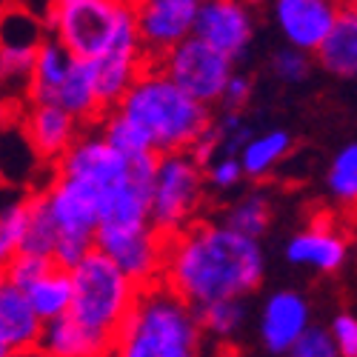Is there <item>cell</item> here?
Listing matches in <instances>:
<instances>
[{"mask_svg": "<svg viewBox=\"0 0 357 357\" xmlns=\"http://www.w3.org/2000/svg\"><path fill=\"white\" fill-rule=\"evenodd\" d=\"M57 246V226L49 215V206L43 200V195L32 192V226H29V237H26V255H40V257H52Z\"/></svg>", "mask_w": 357, "mask_h": 357, "instance_id": "30", "label": "cell"}, {"mask_svg": "<svg viewBox=\"0 0 357 357\" xmlns=\"http://www.w3.org/2000/svg\"><path fill=\"white\" fill-rule=\"evenodd\" d=\"M200 3L197 0H146L135 3L137 35L149 66H160L181 43L195 38Z\"/></svg>", "mask_w": 357, "mask_h": 357, "instance_id": "12", "label": "cell"}, {"mask_svg": "<svg viewBox=\"0 0 357 357\" xmlns=\"http://www.w3.org/2000/svg\"><path fill=\"white\" fill-rule=\"evenodd\" d=\"M29 226H32V192H6L0 209V257L9 263L26 246Z\"/></svg>", "mask_w": 357, "mask_h": 357, "instance_id": "24", "label": "cell"}, {"mask_svg": "<svg viewBox=\"0 0 357 357\" xmlns=\"http://www.w3.org/2000/svg\"><path fill=\"white\" fill-rule=\"evenodd\" d=\"M314 57L335 77H357V3H340L332 35Z\"/></svg>", "mask_w": 357, "mask_h": 357, "instance_id": "21", "label": "cell"}, {"mask_svg": "<svg viewBox=\"0 0 357 357\" xmlns=\"http://www.w3.org/2000/svg\"><path fill=\"white\" fill-rule=\"evenodd\" d=\"M249 100H252V77H246V75H241V72H234V77L229 80L226 95H223V106H226V112H241Z\"/></svg>", "mask_w": 357, "mask_h": 357, "instance_id": "37", "label": "cell"}, {"mask_svg": "<svg viewBox=\"0 0 357 357\" xmlns=\"http://www.w3.org/2000/svg\"><path fill=\"white\" fill-rule=\"evenodd\" d=\"M54 260L52 257H40V255H26L20 252L17 257H12L9 263H3V283L15 286L17 291H29L38 280H43L52 269H54Z\"/></svg>", "mask_w": 357, "mask_h": 357, "instance_id": "32", "label": "cell"}, {"mask_svg": "<svg viewBox=\"0 0 357 357\" xmlns=\"http://www.w3.org/2000/svg\"><path fill=\"white\" fill-rule=\"evenodd\" d=\"M212 132L218 137V158H241L249 140L255 137L241 112H223L220 117H215Z\"/></svg>", "mask_w": 357, "mask_h": 357, "instance_id": "31", "label": "cell"}, {"mask_svg": "<svg viewBox=\"0 0 357 357\" xmlns=\"http://www.w3.org/2000/svg\"><path fill=\"white\" fill-rule=\"evenodd\" d=\"M203 326L197 309L169 286L140 291L132 314L114 337V357H200Z\"/></svg>", "mask_w": 357, "mask_h": 357, "instance_id": "3", "label": "cell"}, {"mask_svg": "<svg viewBox=\"0 0 357 357\" xmlns=\"http://www.w3.org/2000/svg\"><path fill=\"white\" fill-rule=\"evenodd\" d=\"M266 257L257 241L223 220H197L169 241L163 286L203 309L220 301H243L263 283Z\"/></svg>", "mask_w": 357, "mask_h": 357, "instance_id": "1", "label": "cell"}, {"mask_svg": "<svg viewBox=\"0 0 357 357\" xmlns=\"http://www.w3.org/2000/svg\"><path fill=\"white\" fill-rule=\"evenodd\" d=\"M95 249L112 257L140 289L163 283L169 241L152 223L100 226Z\"/></svg>", "mask_w": 357, "mask_h": 357, "instance_id": "9", "label": "cell"}, {"mask_svg": "<svg viewBox=\"0 0 357 357\" xmlns=\"http://www.w3.org/2000/svg\"><path fill=\"white\" fill-rule=\"evenodd\" d=\"M329 332L337 343L340 357H357V314L351 312H340L332 317Z\"/></svg>", "mask_w": 357, "mask_h": 357, "instance_id": "36", "label": "cell"}, {"mask_svg": "<svg viewBox=\"0 0 357 357\" xmlns=\"http://www.w3.org/2000/svg\"><path fill=\"white\" fill-rule=\"evenodd\" d=\"M206 189H209V183H206V169L189 152L160 155L158 172H155L149 223H152L166 241L183 234L186 229H192L200 220Z\"/></svg>", "mask_w": 357, "mask_h": 357, "instance_id": "7", "label": "cell"}, {"mask_svg": "<svg viewBox=\"0 0 357 357\" xmlns=\"http://www.w3.org/2000/svg\"><path fill=\"white\" fill-rule=\"evenodd\" d=\"M294 149V140L286 129H269V132H260L249 140V146L243 149L241 163L249 181H263L269 177Z\"/></svg>", "mask_w": 357, "mask_h": 357, "instance_id": "22", "label": "cell"}, {"mask_svg": "<svg viewBox=\"0 0 357 357\" xmlns=\"http://www.w3.org/2000/svg\"><path fill=\"white\" fill-rule=\"evenodd\" d=\"M286 260L317 275H337L349 260V237L332 220H312L289 237Z\"/></svg>", "mask_w": 357, "mask_h": 357, "instance_id": "17", "label": "cell"}, {"mask_svg": "<svg viewBox=\"0 0 357 357\" xmlns=\"http://www.w3.org/2000/svg\"><path fill=\"white\" fill-rule=\"evenodd\" d=\"M272 72L278 80L283 83H301L309 77L312 72V57L306 52H297L291 46H280L275 54H272Z\"/></svg>", "mask_w": 357, "mask_h": 357, "instance_id": "33", "label": "cell"}, {"mask_svg": "<svg viewBox=\"0 0 357 357\" xmlns=\"http://www.w3.org/2000/svg\"><path fill=\"white\" fill-rule=\"evenodd\" d=\"M114 349V340H106L89 332L72 314L54 323H46L38 351L43 357H103Z\"/></svg>", "mask_w": 357, "mask_h": 357, "instance_id": "20", "label": "cell"}, {"mask_svg": "<svg viewBox=\"0 0 357 357\" xmlns=\"http://www.w3.org/2000/svg\"><path fill=\"white\" fill-rule=\"evenodd\" d=\"M38 195H43L49 215L57 226V246L52 260L61 269L72 272L95 252L103 197L95 186L57 172L43 183V189H38Z\"/></svg>", "mask_w": 357, "mask_h": 357, "instance_id": "6", "label": "cell"}, {"mask_svg": "<svg viewBox=\"0 0 357 357\" xmlns=\"http://www.w3.org/2000/svg\"><path fill=\"white\" fill-rule=\"evenodd\" d=\"M17 129L46 169L61 163L86 132L77 117L43 100H26L23 106H17Z\"/></svg>", "mask_w": 357, "mask_h": 357, "instance_id": "13", "label": "cell"}, {"mask_svg": "<svg viewBox=\"0 0 357 357\" xmlns=\"http://www.w3.org/2000/svg\"><path fill=\"white\" fill-rule=\"evenodd\" d=\"M98 129H100V135L106 137V143L114 149V152H121L129 160H135V158H158L152 149H149L146 137L126 121L121 112H109L98 123Z\"/></svg>", "mask_w": 357, "mask_h": 357, "instance_id": "28", "label": "cell"}, {"mask_svg": "<svg viewBox=\"0 0 357 357\" xmlns=\"http://www.w3.org/2000/svg\"><path fill=\"white\" fill-rule=\"evenodd\" d=\"M326 189L337 206L357 212V140L337 149V155L326 169Z\"/></svg>", "mask_w": 357, "mask_h": 357, "instance_id": "27", "label": "cell"}, {"mask_svg": "<svg viewBox=\"0 0 357 357\" xmlns=\"http://www.w3.org/2000/svg\"><path fill=\"white\" fill-rule=\"evenodd\" d=\"M255 26V9L241 3V0H206V3H200L195 38H200L203 43L226 54L229 61H234L252 46Z\"/></svg>", "mask_w": 357, "mask_h": 357, "instance_id": "14", "label": "cell"}, {"mask_svg": "<svg viewBox=\"0 0 357 357\" xmlns=\"http://www.w3.org/2000/svg\"><path fill=\"white\" fill-rule=\"evenodd\" d=\"M223 223L229 229H234V231L252 237V241H260L263 231L269 229V223H272V200H269V195L260 192V189H252V192L241 195L226 209Z\"/></svg>", "mask_w": 357, "mask_h": 357, "instance_id": "26", "label": "cell"}, {"mask_svg": "<svg viewBox=\"0 0 357 357\" xmlns=\"http://www.w3.org/2000/svg\"><path fill=\"white\" fill-rule=\"evenodd\" d=\"M146 160H152V158H135V160L123 158L106 143L98 126H89L83 137L75 143L72 152L54 166V172L66 177H77V181L95 186L106 203L114 192H121L123 186L135 181Z\"/></svg>", "mask_w": 357, "mask_h": 357, "instance_id": "10", "label": "cell"}, {"mask_svg": "<svg viewBox=\"0 0 357 357\" xmlns=\"http://www.w3.org/2000/svg\"><path fill=\"white\" fill-rule=\"evenodd\" d=\"M289 357H340V351H337V343L329 329L312 326V329L297 340V346L289 351Z\"/></svg>", "mask_w": 357, "mask_h": 357, "instance_id": "35", "label": "cell"}, {"mask_svg": "<svg viewBox=\"0 0 357 357\" xmlns=\"http://www.w3.org/2000/svg\"><path fill=\"white\" fill-rule=\"evenodd\" d=\"M197 320L206 335L229 340L241 332V326L246 320V306H243V301H220V303L197 309Z\"/></svg>", "mask_w": 357, "mask_h": 357, "instance_id": "29", "label": "cell"}, {"mask_svg": "<svg viewBox=\"0 0 357 357\" xmlns=\"http://www.w3.org/2000/svg\"><path fill=\"white\" fill-rule=\"evenodd\" d=\"M43 20L52 40L89 63L103 57L137 23L135 3L123 0H54L43 9Z\"/></svg>", "mask_w": 357, "mask_h": 357, "instance_id": "5", "label": "cell"}, {"mask_svg": "<svg viewBox=\"0 0 357 357\" xmlns=\"http://www.w3.org/2000/svg\"><path fill=\"white\" fill-rule=\"evenodd\" d=\"M103 357H114V354H112V351H109V354H103Z\"/></svg>", "mask_w": 357, "mask_h": 357, "instance_id": "39", "label": "cell"}, {"mask_svg": "<svg viewBox=\"0 0 357 357\" xmlns=\"http://www.w3.org/2000/svg\"><path fill=\"white\" fill-rule=\"evenodd\" d=\"M6 357H43L40 351H23V354H6Z\"/></svg>", "mask_w": 357, "mask_h": 357, "instance_id": "38", "label": "cell"}, {"mask_svg": "<svg viewBox=\"0 0 357 357\" xmlns=\"http://www.w3.org/2000/svg\"><path fill=\"white\" fill-rule=\"evenodd\" d=\"M112 112H121L158 158L192 152L215 126L212 109L177 89L158 66H149Z\"/></svg>", "mask_w": 357, "mask_h": 357, "instance_id": "2", "label": "cell"}, {"mask_svg": "<svg viewBox=\"0 0 357 357\" xmlns=\"http://www.w3.org/2000/svg\"><path fill=\"white\" fill-rule=\"evenodd\" d=\"M46 323L29 303V297L9 283H0V354L38 351Z\"/></svg>", "mask_w": 357, "mask_h": 357, "instance_id": "18", "label": "cell"}, {"mask_svg": "<svg viewBox=\"0 0 357 357\" xmlns=\"http://www.w3.org/2000/svg\"><path fill=\"white\" fill-rule=\"evenodd\" d=\"M246 181L241 158H218L206 166V183L215 192H231Z\"/></svg>", "mask_w": 357, "mask_h": 357, "instance_id": "34", "label": "cell"}, {"mask_svg": "<svg viewBox=\"0 0 357 357\" xmlns=\"http://www.w3.org/2000/svg\"><path fill=\"white\" fill-rule=\"evenodd\" d=\"M231 63L234 61H229L226 54H220L209 43H203L200 38H189L172 54H166L158 69L177 89H183L189 98H195L197 103L212 109L215 103H223L229 80L234 77Z\"/></svg>", "mask_w": 357, "mask_h": 357, "instance_id": "8", "label": "cell"}, {"mask_svg": "<svg viewBox=\"0 0 357 357\" xmlns=\"http://www.w3.org/2000/svg\"><path fill=\"white\" fill-rule=\"evenodd\" d=\"M340 3L332 0H278L272 3V20L280 29L286 46L317 54L337 23Z\"/></svg>", "mask_w": 357, "mask_h": 357, "instance_id": "15", "label": "cell"}, {"mask_svg": "<svg viewBox=\"0 0 357 357\" xmlns=\"http://www.w3.org/2000/svg\"><path fill=\"white\" fill-rule=\"evenodd\" d=\"M43 103H54L61 106L63 112H69L72 117L89 129V126H98L103 117L109 114L103 100H100V92H98V77H95V66L89 61H75L69 75L63 77V83L54 89L49 95V100Z\"/></svg>", "mask_w": 357, "mask_h": 357, "instance_id": "19", "label": "cell"}, {"mask_svg": "<svg viewBox=\"0 0 357 357\" xmlns=\"http://www.w3.org/2000/svg\"><path fill=\"white\" fill-rule=\"evenodd\" d=\"M75 61L77 57L69 49H63L57 40L49 38L38 52L32 86H29V100H49V95L63 83V77L69 75Z\"/></svg>", "mask_w": 357, "mask_h": 357, "instance_id": "25", "label": "cell"}, {"mask_svg": "<svg viewBox=\"0 0 357 357\" xmlns=\"http://www.w3.org/2000/svg\"><path fill=\"white\" fill-rule=\"evenodd\" d=\"M312 329V306L297 289H278L263 301L260 340L272 354H289Z\"/></svg>", "mask_w": 357, "mask_h": 357, "instance_id": "16", "label": "cell"}, {"mask_svg": "<svg viewBox=\"0 0 357 357\" xmlns=\"http://www.w3.org/2000/svg\"><path fill=\"white\" fill-rule=\"evenodd\" d=\"M72 317L106 340L117 337L143 291L121 266L98 249L72 269Z\"/></svg>", "mask_w": 357, "mask_h": 357, "instance_id": "4", "label": "cell"}, {"mask_svg": "<svg viewBox=\"0 0 357 357\" xmlns=\"http://www.w3.org/2000/svg\"><path fill=\"white\" fill-rule=\"evenodd\" d=\"M29 303L38 312V317L43 323H54L61 317H69L72 314V301H75V289H72V272L54 266V269L38 280L32 289L26 291Z\"/></svg>", "mask_w": 357, "mask_h": 357, "instance_id": "23", "label": "cell"}, {"mask_svg": "<svg viewBox=\"0 0 357 357\" xmlns=\"http://www.w3.org/2000/svg\"><path fill=\"white\" fill-rule=\"evenodd\" d=\"M49 40L43 12L35 15L23 6H9L3 15V43H0V75L6 92L17 95V106L29 100V86L35 75L40 46Z\"/></svg>", "mask_w": 357, "mask_h": 357, "instance_id": "11", "label": "cell"}]
</instances>
